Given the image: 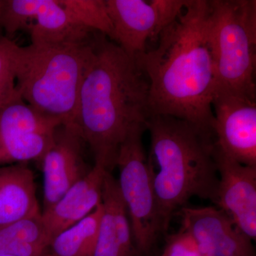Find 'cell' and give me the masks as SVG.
<instances>
[{"label":"cell","instance_id":"1","mask_svg":"<svg viewBox=\"0 0 256 256\" xmlns=\"http://www.w3.org/2000/svg\"><path fill=\"white\" fill-rule=\"evenodd\" d=\"M210 14V0H186L176 20L160 32L156 48L136 58L149 80L150 116H172L214 132Z\"/></svg>","mask_w":256,"mask_h":256},{"label":"cell","instance_id":"2","mask_svg":"<svg viewBox=\"0 0 256 256\" xmlns=\"http://www.w3.org/2000/svg\"><path fill=\"white\" fill-rule=\"evenodd\" d=\"M149 90L137 58L98 32L79 94L76 126L95 163L110 172L116 168L121 144L138 128H146Z\"/></svg>","mask_w":256,"mask_h":256},{"label":"cell","instance_id":"3","mask_svg":"<svg viewBox=\"0 0 256 256\" xmlns=\"http://www.w3.org/2000/svg\"><path fill=\"white\" fill-rule=\"evenodd\" d=\"M150 134L148 163L158 202L162 234L175 212L192 197L216 204L218 170L214 133L164 114L148 118Z\"/></svg>","mask_w":256,"mask_h":256},{"label":"cell","instance_id":"4","mask_svg":"<svg viewBox=\"0 0 256 256\" xmlns=\"http://www.w3.org/2000/svg\"><path fill=\"white\" fill-rule=\"evenodd\" d=\"M97 34L82 44L20 46L16 88L22 98L40 114L76 126L79 94Z\"/></svg>","mask_w":256,"mask_h":256},{"label":"cell","instance_id":"5","mask_svg":"<svg viewBox=\"0 0 256 256\" xmlns=\"http://www.w3.org/2000/svg\"><path fill=\"white\" fill-rule=\"evenodd\" d=\"M216 90L256 99V0H210Z\"/></svg>","mask_w":256,"mask_h":256},{"label":"cell","instance_id":"6","mask_svg":"<svg viewBox=\"0 0 256 256\" xmlns=\"http://www.w3.org/2000/svg\"><path fill=\"white\" fill-rule=\"evenodd\" d=\"M146 130L138 128L126 138L120 146L116 162L120 191L140 255L150 252L162 234L158 202L142 141Z\"/></svg>","mask_w":256,"mask_h":256},{"label":"cell","instance_id":"7","mask_svg":"<svg viewBox=\"0 0 256 256\" xmlns=\"http://www.w3.org/2000/svg\"><path fill=\"white\" fill-rule=\"evenodd\" d=\"M62 124L34 110L21 96L0 108V166L41 162Z\"/></svg>","mask_w":256,"mask_h":256},{"label":"cell","instance_id":"8","mask_svg":"<svg viewBox=\"0 0 256 256\" xmlns=\"http://www.w3.org/2000/svg\"><path fill=\"white\" fill-rule=\"evenodd\" d=\"M212 110L216 148L240 164L256 168V99L216 90Z\"/></svg>","mask_w":256,"mask_h":256},{"label":"cell","instance_id":"9","mask_svg":"<svg viewBox=\"0 0 256 256\" xmlns=\"http://www.w3.org/2000/svg\"><path fill=\"white\" fill-rule=\"evenodd\" d=\"M86 142L76 126L60 124L42 160L44 174L43 210H48L69 188L92 170L84 156Z\"/></svg>","mask_w":256,"mask_h":256},{"label":"cell","instance_id":"10","mask_svg":"<svg viewBox=\"0 0 256 256\" xmlns=\"http://www.w3.org/2000/svg\"><path fill=\"white\" fill-rule=\"evenodd\" d=\"M182 229L191 234L205 256H256L252 239L224 210L183 207Z\"/></svg>","mask_w":256,"mask_h":256},{"label":"cell","instance_id":"11","mask_svg":"<svg viewBox=\"0 0 256 256\" xmlns=\"http://www.w3.org/2000/svg\"><path fill=\"white\" fill-rule=\"evenodd\" d=\"M216 205L252 240L256 237V168L240 164L214 146Z\"/></svg>","mask_w":256,"mask_h":256},{"label":"cell","instance_id":"12","mask_svg":"<svg viewBox=\"0 0 256 256\" xmlns=\"http://www.w3.org/2000/svg\"><path fill=\"white\" fill-rule=\"evenodd\" d=\"M112 22L110 41L136 58L146 53L149 41H156L162 32L154 0H106Z\"/></svg>","mask_w":256,"mask_h":256},{"label":"cell","instance_id":"13","mask_svg":"<svg viewBox=\"0 0 256 256\" xmlns=\"http://www.w3.org/2000/svg\"><path fill=\"white\" fill-rule=\"evenodd\" d=\"M102 214L92 256H139L127 208L118 180L110 172L104 176Z\"/></svg>","mask_w":256,"mask_h":256},{"label":"cell","instance_id":"14","mask_svg":"<svg viewBox=\"0 0 256 256\" xmlns=\"http://www.w3.org/2000/svg\"><path fill=\"white\" fill-rule=\"evenodd\" d=\"M106 172L104 166L95 163L85 178L69 188L48 210L42 212L50 240L78 223L100 204Z\"/></svg>","mask_w":256,"mask_h":256},{"label":"cell","instance_id":"15","mask_svg":"<svg viewBox=\"0 0 256 256\" xmlns=\"http://www.w3.org/2000/svg\"><path fill=\"white\" fill-rule=\"evenodd\" d=\"M26 30L32 44L36 46L82 44L92 41L97 33L76 21L60 0H42L36 18Z\"/></svg>","mask_w":256,"mask_h":256},{"label":"cell","instance_id":"16","mask_svg":"<svg viewBox=\"0 0 256 256\" xmlns=\"http://www.w3.org/2000/svg\"><path fill=\"white\" fill-rule=\"evenodd\" d=\"M42 213L28 163L0 166V225Z\"/></svg>","mask_w":256,"mask_h":256},{"label":"cell","instance_id":"17","mask_svg":"<svg viewBox=\"0 0 256 256\" xmlns=\"http://www.w3.org/2000/svg\"><path fill=\"white\" fill-rule=\"evenodd\" d=\"M50 240L42 213L0 225V256H43Z\"/></svg>","mask_w":256,"mask_h":256},{"label":"cell","instance_id":"18","mask_svg":"<svg viewBox=\"0 0 256 256\" xmlns=\"http://www.w3.org/2000/svg\"><path fill=\"white\" fill-rule=\"evenodd\" d=\"M102 214L101 202L84 220L50 239L43 256H92Z\"/></svg>","mask_w":256,"mask_h":256},{"label":"cell","instance_id":"19","mask_svg":"<svg viewBox=\"0 0 256 256\" xmlns=\"http://www.w3.org/2000/svg\"><path fill=\"white\" fill-rule=\"evenodd\" d=\"M60 2L79 23L111 40L112 24L106 0H60Z\"/></svg>","mask_w":256,"mask_h":256},{"label":"cell","instance_id":"20","mask_svg":"<svg viewBox=\"0 0 256 256\" xmlns=\"http://www.w3.org/2000/svg\"><path fill=\"white\" fill-rule=\"evenodd\" d=\"M20 47L12 38L0 36V108L20 96L16 88Z\"/></svg>","mask_w":256,"mask_h":256},{"label":"cell","instance_id":"21","mask_svg":"<svg viewBox=\"0 0 256 256\" xmlns=\"http://www.w3.org/2000/svg\"><path fill=\"white\" fill-rule=\"evenodd\" d=\"M42 0H3L0 26L12 38L20 30L28 28L34 20Z\"/></svg>","mask_w":256,"mask_h":256},{"label":"cell","instance_id":"22","mask_svg":"<svg viewBox=\"0 0 256 256\" xmlns=\"http://www.w3.org/2000/svg\"><path fill=\"white\" fill-rule=\"evenodd\" d=\"M162 256H205L193 236L181 229L178 233L168 236Z\"/></svg>","mask_w":256,"mask_h":256},{"label":"cell","instance_id":"23","mask_svg":"<svg viewBox=\"0 0 256 256\" xmlns=\"http://www.w3.org/2000/svg\"><path fill=\"white\" fill-rule=\"evenodd\" d=\"M3 0H0V12H1L2 8Z\"/></svg>","mask_w":256,"mask_h":256},{"label":"cell","instance_id":"24","mask_svg":"<svg viewBox=\"0 0 256 256\" xmlns=\"http://www.w3.org/2000/svg\"></svg>","mask_w":256,"mask_h":256}]
</instances>
